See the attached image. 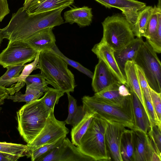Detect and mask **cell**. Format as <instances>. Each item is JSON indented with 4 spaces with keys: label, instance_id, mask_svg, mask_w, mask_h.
<instances>
[{
    "label": "cell",
    "instance_id": "obj_24",
    "mask_svg": "<svg viewBox=\"0 0 161 161\" xmlns=\"http://www.w3.org/2000/svg\"><path fill=\"white\" fill-rule=\"evenodd\" d=\"M134 138L133 130L126 129L121 138L120 151L123 161H133Z\"/></svg>",
    "mask_w": 161,
    "mask_h": 161
},
{
    "label": "cell",
    "instance_id": "obj_31",
    "mask_svg": "<svg viewBox=\"0 0 161 161\" xmlns=\"http://www.w3.org/2000/svg\"><path fill=\"white\" fill-rule=\"evenodd\" d=\"M26 87L40 90L44 92L48 87L46 80L42 74L40 73L29 75L25 79Z\"/></svg>",
    "mask_w": 161,
    "mask_h": 161
},
{
    "label": "cell",
    "instance_id": "obj_11",
    "mask_svg": "<svg viewBox=\"0 0 161 161\" xmlns=\"http://www.w3.org/2000/svg\"><path fill=\"white\" fill-rule=\"evenodd\" d=\"M134 138L133 161H161L147 133L133 130Z\"/></svg>",
    "mask_w": 161,
    "mask_h": 161
},
{
    "label": "cell",
    "instance_id": "obj_42",
    "mask_svg": "<svg viewBox=\"0 0 161 161\" xmlns=\"http://www.w3.org/2000/svg\"><path fill=\"white\" fill-rule=\"evenodd\" d=\"M32 0H24L23 8L24 9H26L28 6L29 4Z\"/></svg>",
    "mask_w": 161,
    "mask_h": 161
},
{
    "label": "cell",
    "instance_id": "obj_26",
    "mask_svg": "<svg viewBox=\"0 0 161 161\" xmlns=\"http://www.w3.org/2000/svg\"><path fill=\"white\" fill-rule=\"evenodd\" d=\"M95 0L106 8H116L122 11L129 10H140L146 6V3L136 0Z\"/></svg>",
    "mask_w": 161,
    "mask_h": 161
},
{
    "label": "cell",
    "instance_id": "obj_5",
    "mask_svg": "<svg viewBox=\"0 0 161 161\" xmlns=\"http://www.w3.org/2000/svg\"><path fill=\"white\" fill-rule=\"evenodd\" d=\"M85 111L95 113V115L107 122L121 124L133 130L134 124L132 108H123L104 102L94 96L82 98Z\"/></svg>",
    "mask_w": 161,
    "mask_h": 161
},
{
    "label": "cell",
    "instance_id": "obj_37",
    "mask_svg": "<svg viewBox=\"0 0 161 161\" xmlns=\"http://www.w3.org/2000/svg\"><path fill=\"white\" fill-rule=\"evenodd\" d=\"M152 103L158 121L161 122V93L158 92L149 86Z\"/></svg>",
    "mask_w": 161,
    "mask_h": 161
},
{
    "label": "cell",
    "instance_id": "obj_23",
    "mask_svg": "<svg viewBox=\"0 0 161 161\" xmlns=\"http://www.w3.org/2000/svg\"><path fill=\"white\" fill-rule=\"evenodd\" d=\"M39 52L33 61L25 65L21 73L17 77L13 78L9 80L7 83V87L12 85L9 88V94L13 95L19 91L25 85V80L26 78L31 73L36 69L38 63L40 54Z\"/></svg>",
    "mask_w": 161,
    "mask_h": 161
},
{
    "label": "cell",
    "instance_id": "obj_15",
    "mask_svg": "<svg viewBox=\"0 0 161 161\" xmlns=\"http://www.w3.org/2000/svg\"><path fill=\"white\" fill-rule=\"evenodd\" d=\"M53 28L50 27L41 30L23 41L39 52L50 51L56 45Z\"/></svg>",
    "mask_w": 161,
    "mask_h": 161
},
{
    "label": "cell",
    "instance_id": "obj_33",
    "mask_svg": "<svg viewBox=\"0 0 161 161\" xmlns=\"http://www.w3.org/2000/svg\"><path fill=\"white\" fill-rule=\"evenodd\" d=\"M147 134L158 154L161 157V128L156 125H151Z\"/></svg>",
    "mask_w": 161,
    "mask_h": 161
},
{
    "label": "cell",
    "instance_id": "obj_7",
    "mask_svg": "<svg viewBox=\"0 0 161 161\" xmlns=\"http://www.w3.org/2000/svg\"><path fill=\"white\" fill-rule=\"evenodd\" d=\"M136 64L142 69L149 86L161 93V64L147 41L143 42L135 58Z\"/></svg>",
    "mask_w": 161,
    "mask_h": 161
},
{
    "label": "cell",
    "instance_id": "obj_29",
    "mask_svg": "<svg viewBox=\"0 0 161 161\" xmlns=\"http://www.w3.org/2000/svg\"><path fill=\"white\" fill-rule=\"evenodd\" d=\"M43 93L40 90L26 87L24 94L20 92H16L14 95H9L7 99H10L14 102H25L26 104H28L38 99L43 95Z\"/></svg>",
    "mask_w": 161,
    "mask_h": 161
},
{
    "label": "cell",
    "instance_id": "obj_35",
    "mask_svg": "<svg viewBox=\"0 0 161 161\" xmlns=\"http://www.w3.org/2000/svg\"><path fill=\"white\" fill-rule=\"evenodd\" d=\"M25 65V64L7 67L6 72L0 77V86L7 88L8 81L13 78L19 76Z\"/></svg>",
    "mask_w": 161,
    "mask_h": 161
},
{
    "label": "cell",
    "instance_id": "obj_16",
    "mask_svg": "<svg viewBox=\"0 0 161 161\" xmlns=\"http://www.w3.org/2000/svg\"><path fill=\"white\" fill-rule=\"evenodd\" d=\"M92 86L95 93L103 90L119 81L104 62L99 59L95 67Z\"/></svg>",
    "mask_w": 161,
    "mask_h": 161
},
{
    "label": "cell",
    "instance_id": "obj_40",
    "mask_svg": "<svg viewBox=\"0 0 161 161\" xmlns=\"http://www.w3.org/2000/svg\"><path fill=\"white\" fill-rule=\"evenodd\" d=\"M20 158L17 156L0 152V161H15Z\"/></svg>",
    "mask_w": 161,
    "mask_h": 161
},
{
    "label": "cell",
    "instance_id": "obj_13",
    "mask_svg": "<svg viewBox=\"0 0 161 161\" xmlns=\"http://www.w3.org/2000/svg\"><path fill=\"white\" fill-rule=\"evenodd\" d=\"M107 123L105 136L108 153L114 160L123 161L120 146L121 136L126 127L117 123L107 121Z\"/></svg>",
    "mask_w": 161,
    "mask_h": 161
},
{
    "label": "cell",
    "instance_id": "obj_10",
    "mask_svg": "<svg viewBox=\"0 0 161 161\" xmlns=\"http://www.w3.org/2000/svg\"><path fill=\"white\" fill-rule=\"evenodd\" d=\"M94 160L84 154L65 137L57 147L47 152L35 161H92Z\"/></svg>",
    "mask_w": 161,
    "mask_h": 161
},
{
    "label": "cell",
    "instance_id": "obj_20",
    "mask_svg": "<svg viewBox=\"0 0 161 161\" xmlns=\"http://www.w3.org/2000/svg\"><path fill=\"white\" fill-rule=\"evenodd\" d=\"M74 0H32L26 9L29 15L69 7Z\"/></svg>",
    "mask_w": 161,
    "mask_h": 161
},
{
    "label": "cell",
    "instance_id": "obj_3",
    "mask_svg": "<svg viewBox=\"0 0 161 161\" xmlns=\"http://www.w3.org/2000/svg\"><path fill=\"white\" fill-rule=\"evenodd\" d=\"M50 111L40 99L25 104L17 112L18 130L27 144L31 142L43 129Z\"/></svg>",
    "mask_w": 161,
    "mask_h": 161
},
{
    "label": "cell",
    "instance_id": "obj_38",
    "mask_svg": "<svg viewBox=\"0 0 161 161\" xmlns=\"http://www.w3.org/2000/svg\"><path fill=\"white\" fill-rule=\"evenodd\" d=\"M137 73L139 80L144 98L151 100L149 86L144 73L142 69L136 64Z\"/></svg>",
    "mask_w": 161,
    "mask_h": 161
},
{
    "label": "cell",
    "instance_id": "obj_32",
    "mask_svg": "<svg viewBox=\"0 0 161 161\" xmlns=\"http://www.w3.org/2000/svg\"><path fill=\"white\" fill-rule=\"evenodd\" d=\"M61 57L68 64H69L84 74L89 77L92 78L93 73L89 69L85 68L79 63L65 56L59 50L55 45L50 50Z\"/></svg>",
    "mask_w": 161,
    "mask_h": 161
},
{
    "label": "cell",
    "instance_id": "obj_18",
    "mask_svg": "<svg viewBox=\"0 0 161 161\" xmlns=\"http://www.w3.org/2000/svg\"><path fill=\"white\" fill-rule=\"evenodd\" d=\"M134 128L147 133L150 126V120L147 113L136 94L130 89Z\"/></svg>",
    "mask_w": 161,
    "mask_h": 161
},
{
    "label": "cell",
    "instance_id": "obj_39",
    "mask_svg": "<svg viewBox=\"0 0 161 161\" xmlns=\"http://www.w3.org/2000/svg\"><path fill=\"white\" fill-rule=\"evenodd\" d=\"M7 0H0V22L10 13Z\"/></svg>",
    "mask_w": 161,
    "mask_h": 161
},
{
    "label": "cell",
    "instance_id": "obj_41",
    "mask_svg": "<svg viewBox=\"0 0 161 161\" xmlns=\"http://www.w3.org/2000/svg\"><path fill=\"white\" fill-rule=\"evenodd\" d=\"M9 95L7 88L0 86V105Z\"/></svg>",
    "mask_w": 161,
    "mask_h": 161
},
{
    "label": "cell",
    "instance_id": "obj_43",
    "mask_svg": "<svg viewBox=\"0 0 161 161\" xmlns=\"http://www.w3.org/2000/svg\"><path fill=\"white\" fill-rule=\"evenodd\" d=\"M2 31V29H0V45L3 42V39H4Z\"/></svg>",
    "mask_w": 161,
    "mask_h": 161
},
{
    "label": "cell",
    "instance_id": "obj_30",
    "mask_svg": "<svg viewBox=\"0 0 161 161\" xmlns=\"http://www.w3.org/2000/svg\"><path fill=\"white\" fill-rule=\"evenodd\" d=\"M64 94V92L58 89L48 86L44 96L41 99L44 104L50 110H54L55 104L58 103L59 98Z\"/></svg>",
    "mask_w": 161,
    "mask_h": 161
},
{
    "label": "cell",
    "instance_id": "obj_9",
    "mask_svg": "<svg viewBox=\"0 0 161 161\" xmlns=\"http://www.w3.org/2000/svg\"><path fill=\"white\" fill-rule=\"evenodd\" d=\"M54 110H50L46 124L40 132L31 142L26 145L31 152L42 145L54 142L69 133L66 123L55 118Z\"/></svg>",
    "mask_w": 161,
    "mask_h": 161
},
{
    "label": "cell",
    "instance_id": "obj_6",
    "mask_svg": "<svg viewBox=\"0 0 161 161\" xmlns=\"http://www.w3.org/2000/svg\"><path fill=\"white\" fill-rule=\"evenodd\" d=\"M102 23L103 35L101 41L114 51L121 49L135 38L130 26L125 17L116 14L109 16Z\"/></svg>",
    "mask_w": 161,
    "mask_h": 161
},
{
    "label": "cell",
    "instance_id": "obj_44",
    "mask_svg": "<svg viewBox=\"0 0 161 161\" xmlns=\"http://www.w3.org/2000/svg\"></svg>",
    "mask_w": 161,
    "mask_h": 161
},
{
    "label": "cell",
    "instance_id": "obj_22",
    "mask_svg": "<svg viewBox=\"0 0 161 161\" xmlns=\"http://www.w3.org/2000/svg\"><path fill=\"white\" fill-rule=\"evenodd\" d=\"M71 8L64 14L65 23H76L80 27L90 25L92 22V8L87 6Z\"/></svg>",
    "mask_w": 161,
    "mask_h": 161
},
{
    "label": "cell",
    "instance_id": "obj_21",
    "mask_svg": "<svg viewBox=\"0 0 161 161\" xmlns=\"http://www.w3.org/2000/svg\"><path fill=\"white\" fill-rule=\"evenodd\" d=\"M124 72L126 86L136 94L142 104L151 122L144 96L140 86L137 73L136 64L135 61H127L125 66Z\"/></svg>",
    "mask_w": 161,
    "mask_h": 161
},
{
    "label": "cell",
    "instance_id": "obj_36",
    "mask_svg": "<svg viewBox=\"0 0 161 161\" xmlns=\"http://www.w3.org/2000/svg\"><path fill=\"white\" fill-rule=\"evenodd\" d=\"M66 136H63L54 142L44 145L32 151L31 156V161H35L42 155L59 146Z\"/></svg>",
    "mask_w": 161,
    "mask_h": 161
},
{
    "label": "cell",
    "instance_id": "obj_28",
    "mask_svg": "<svg viewBox=\"0 0 161 161\" xmlns=\"http://www.w3.org/2000/svg\"><path fill=\"white\" fill-rule=\"evenodd\" d=\"M0 152L17 156L20 158L31 156V151L27 145L20 144L0 142Z\"/></svg>",
    "mask_w": 161,
    "mask_h": 161
},
{
    "label": "cell",
    "instance_id": "obj_2",
    "mask_svg": "<svg viewBox=\"0 0 161 161\" xmlns=\"http://www.w3.org/2000/svg\"><path fill=\"white\" fill-rule=\"evenodd\" d=\"M39 69L48 84L63 92L74 91L76 85L74 76L68 64L51 51L40 53L36 69Z\"/></svg>",
    "mask_w": 161,
    "mask_h": 161
},
{
    "label": "cell",
    "instance_id": "obj_12",
    "mask_svg": "<svg viewBox=\"0 0 161 161\" xmlns=\"http://www.w3.org/2000/svg\"><path fill=\"white\" fill-rule=\"evenodd\" d=\"M153 9L152 6H146L140 10L122 11L135 36H144L147 25Z\"/></svg>",
    "mask_w": 161,
    "mask_h": 161
},
{
    "label": "cell",
    "instance_id": "obj_4",
    "mask_svg": "<svg viewBox=\"0 0 161 161\" xmlns=\"http://www.w3.org/2000/svg\"><path fill=\"white\" fill-rule=\"evenodd\" d=\"M107 121L95 115L78 147L94 161L110 160L105 139Z\"/></svg>",
    "mask_w": 161,
    "mask_h": 161
},
{
    "label": "cell",
    "instance_id": "obj_25",
    "mask_svg": "<svg viewBox=\"0 0 161 161\" xmlns=\"http://www.w3.org/2000/svg\"><path fill=\"white\" fill-rule=\"evenodd\" d=\"M95 115L94 112L86 111L82 119L76 125L73 126L71 131L72 143L78 147L80 140L87 131L92 119Z\"/></svg>",
    "mask_w": 161,
    "mask_h": 161
},
{
    "label": "cell",
    "instance_id": "obj_14",
    "mask_svg": "<svg viewBox=\"0 0 161 161\" xmlns=\"http://www.w3.org/2000/svg\"><path fill=\"white\" fill-rule=\"evenodd\" d=\"M99 59L102 60L118 80L126 85L125 76L121 72L114 57V51L101 41L94 45L92 49Z\"/></svg>",
    "mask_w": 161,
    "mask_h": 161
},
{
    "label": "cell",
    "instance_id": "obj_27",
    "mask_svg": "<svg viewBox=\"0 0 161 161\" xmlns=\"http://www.w3.org/2000/svg\"><path fill=\"white\" fill-rule=\"evenodd\" d=\"M68 101V115L64 122L66 124H69L73 126L78 123L84 116L86 111L83 106H78L76 100L69 92L67 93Z\"/></svg>",
    "mask_w": 161,
    "mask_h": 161
},
{
    "label": "cell",
    "instance_id": "obj_8",
    "mask_svg": "<svg viewBox=\"0 0 161 161\" xmlns=\"http://www.w3.org/2000/svg\"><path fill=\"white\" fill-rule=\"evenodd\" d=\"M38 53L24 41H9L0 53V65L4 68L22 65L34 60Z\"/></svg>",
    "mask_w": 161,
    "mask_h": 161
},
{
    "label": "cell",
    "instance_id": "obj_34",
    "mask_svg": "<svg viewBox=\"0 0 161 161\" xmlns=\"http://www.w3.org/2000/svg\"><path fill=\"white\" fill-rule=\"evenodd\" d=\"M158 26V20L156 5L153 9L147 23L144 36L147 40L153 38L156 34Z\"/></svg>",
    "mask_w": 161,
    "mask_h": 161
},
{
    "label": "cell",
    "instance_id": "obj_17",
    "mask_svg": "<svg viewBox=\"0 0 161 161\" xmlns=\"http://www.w3.org/2000/svg\"><path fill=\"white\" fill-rule=\"evenodd\" d=\"M121 83L117 81L94 96L105 103L123 108H132L130 95L124 97L120 94L119 86Z\"/></svg>",
    "mask_w": 161,
    "mask_h": 161
},
{
    "label": "cell",
    "instance_id": "obj_19",
    "mask_svg": "<svg viewBox=\"0 0 161 161\" xmlns=\"http://www.w3.org/2000/svg\"><path fill=\"white\" fill-rule=\"evenodd\" d=\"M143 42L142 37H137L121 49L114 51V54L117 63L121 72L125 76L124 68L126 63L128 61H135Z\"/></svg>",
    "mask_w": 161,
    "mask_h": 161
},
{
    "label": "cell",
    "instance_id": "obj_1",
    "mask_svg": "<svg viewBox=\"0 0 161 161\" xmlns=\"http://www.w3.org/2000/svg\"><path fill=\"white\" fill-rule=\"evenodd\" d=\"M61 8L35 14L29 15L23 7L13 14L8 25L2 29L4 38L10 41H23L43 29L64 23Z\"/></svg>",
    "mask_w": 161,
    "mask_h": 161
}]
</instances>
